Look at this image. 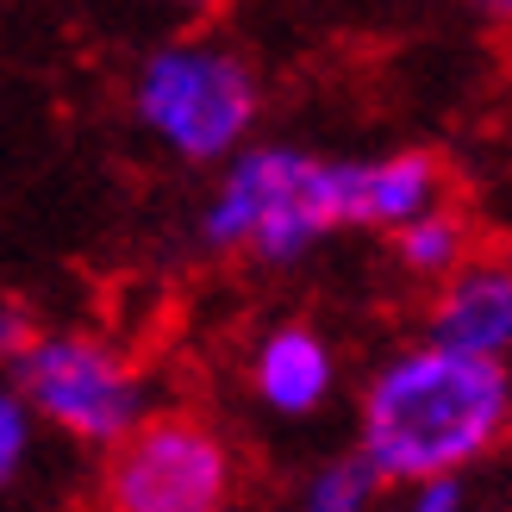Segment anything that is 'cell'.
<instances>
[{"instance_id": "obj_15", "label": "cell", "mask_w": 512, "mask_h": 512, "mask_svg": "<svg viewBox=\"0 0 512 512\" xmlns=\"http://www.w3.org/2000/svg\"><path fill=\"white\" fill-rule=\"evenodd\" d=\"M475 13L494 19V25H512V0H475Z\"/></svg>"}, {"instance_id": "obj_2", "label": "cell", "mask_w": 512, "mask_h": 512, "mask_svg": "<svg viewBox=\"0 0 512 512\" xmlns=\"http://www.w3.org/2000/svg\"><path fill=\"white\" fill-rule=\"evenodd\" d=\"M350 225H363V157H325L288 138H250L232 163H219L200 200L194 238L213 256L294 269Z\"/></svg>"}, {"instance_id": "obj_5", "label": "cell", "mask_w": 512, "mask_h": 512, "mask_svg": "<svg viewBox=\"0 0 512 512\" xmlns=\"http://www.w3.org/2000/svg\"><path fill=\"white\" fill-rule=\"evenodd\" d=\"M238 450L200 413H150L100 463V512H225Z\"/></svg>"}, {"instance_id": "obj_8", "label": "cell", "mask_w": 512, "mask_h": 512, "mask_svg": "<svg viewBox=\"0 0 512 512\" xmlns=\"http://www.w3.org/2000/svg\"><path fill=\"white\" fill-rule=\"evenodd\" d=\"M450 200V169L431 150H381L363 157V232H400Z\"/></svg>"}, {"instance_id": "obj_6", "label": "cell", "mask_w": 512, "mask_h": 512, "mask_svg": "<svg viewBox=\"0 0 512 512\" xmlns=\"http://www.w3.org/2000/svg\"><path fill=\"white\" fill-rule=\"evenodd\" d=\"M244 388L269 419H288V425L319 419L338 394V350L319 325L281 319L269 331H256V344L244 356Z\"/></svg>"}, {"instance_id": "obj_13", "label": "cell", "mask_w": 512, "mask_h": 512, "mask_svg": "<svg viewBox=\"0 0 512 512\" xmlns=\"http://www.w3.org/2000/svg\"><path fill=\"white\" fill-rule=\"evenodd\" d=\"M150 7H163V13H182V19H200V13H213L219 0H150Z\"/></svg>"}, {"instance_id": "obj_1", "label": "cell", "mask_w": 512, "mask_h": 512, "mask_svg": "<svg viewBox=\"0 0 512 512\" xmlns=\"http://www.w3.org/2000/svg\"><path fill=\"white\" fill-rule=\"evenodd\" d=\"M512 438V363L419 338L369 369L356 450L394 481L475 475Z\"/></svg>"}, {"instance_id": "obj_14", "label": "cell", "mask_w": 512, "mask_h": 512, "mask_svg": "<svg viewBox=\"0 0 512 512\" xmlns=\"http://www.w3.org/2000/svg\"><path fill=\"white\" fill-rule=\"evenodd\" d=\"M25 338V325L13 319V306H0V356H13V344Z\"/></svg>"}, {"instance_id": "obj_7", "label": "cell", "mask_w": 512, "mask_h": 512, "mask_svg": "<svg viewBox=\"0 0 512 512\" xmlns=\"http://www.w3.org/2000/svg\"><path fill=\"white\" fill-rule=\"evenodd\" d=\"M425 338L512 363V256L469 250L444 281H431Z\"/></svg>"}, {"instance_id": "obj_4", "label": "cell", "mask_w": 512, "mask_h": 512, "mask_svg": "<svg viewBox=\"0 0 512 512\" xmlns=\"http://www.w3.org/2000/svg\"><path fill=\"white\" fill-rule=\"evenodd\" d=\"M7 375L38 406V419L75 450L107 456L125 431L157 413L150 375L100 331H25L7 356Z\"/></svg>"}, {"instance_id": "obj_11", "label": "cell", "mask_w": 512, "mask_h": 512, "mask_svg": "<svg viewBox=\"0 0 512 512\" xmlns=\"http://www.w3.org/2000/svg\"><path fill=\"white\" fill-rule=\"evenodd\" d=\"M44 419L38 406L19 394V381H0V512H7L44 469Z\"/></svg>"}, {"instance_id": "obj_16", "label": "cell", "mask_w": 512, "mask_h": 512, "mask_svg": "<svg viewBox=\"0 0 512 512\" xmlns=\"http://www.w3.org/2000/svg\"><path fill=\"white\" fill-rule=\"evenodd\" d=\"M225 512H232V506H225Z\"/></svg>"}, {"instance_id": "obj_12", "label": "cell", "mask_w": 512, "mask_h": 512, "mask_svg": "<svg viewBox=\"0 0 512 512\" xmlns=\"http://www.w3.org/2000/svg\"><path fill=\"white\" fill-rule=\"evenodd\" d=\"M381 512H469V475H425L394 481Z\"/></svg>"}, {"instance_id": "obj_9", "label": "cell", "mask_w": 512, "mask_h": 512, "mask_svg": "<svg viewBox=\"0 0 512 512\" xmlns=\"http://www.w3.org/2000/svg\"><path fill=\"white\" fill-rule=\"evenodd\" d=\"M381 506H388V475L356 444L338 456H319L281 500V512H381Z\"/></svg>"}, {"instance_id": "obj_10", "label": "cell", "mask_w": 512, "mask_h": 512, "mask_svg": "<svg viewBox=\"0 0 512 512\" xmlns=\"http://www.w3.org/2000/svg\"><path fill=\"white\" fill-rule=\"evenodd\" d=\"M388 244H394V269L406 275V281H444L463 256L475 250V238H469V219L450 207H431V213H419V219H406L400 232H388Z\"/></svg>"}, {"instance_id": "obj_3", "label": "cell", "mask_w": 512, "mask_h": 512, "mask_svg": "<svg viewBox=\"0 0 512 512\" xmlns=\"http://www.w3.org/2000/svg\"><path fill=\"white\" fill-rule=\"evenodd\" d=\"M132 125L188 169H219L256 138L263 119V75L238 44L213 32H182L150 44L125 82Z\"/></svg>"}]
</instances>
